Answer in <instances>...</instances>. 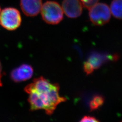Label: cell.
I'll list each match as a JSON object with an SVG mask.
<instances>
[{"label": "cell", "mask_w": 122, "mask_h": 122, "mask_svg": "<svg viewBox=\"0 0 122 122\" xmlns=\"http://www.w3.org/2000/svg\"><path fill=\"white\" fill-rule=\"evenodd\" d=\"M117 57L115 56H108L99 53H93L89 57L87 61L91 63L94 70H95L100 68L102 64L109 59H115Z\"/></svg>", "instance_id": "ba28073f"}, {"label": "cell", "mask_w": 122, "mask_h": 122, "mask_svg": "<svg viewBox=\"0 0 122 122\" xmlns=\"http://www.w3.org/2000/svg\"><path fill=\"white\" fill-rule=\"evenodd\" d=\"M33 73L34 70L32 66L24 64L12 71L10 78L15 82H21L30 79Z\"/></svg>", "instance_id": "8992f818"}, {"label": "cell", "mask_w": 122, "mask_h": 122, "mask_svg": "<svg viewBox=\"0 0 122 122\" xmlns=\"http://www.w3.org/2000/svg\"><path fill=\"white\" fill-rule=\"evenodd\" d=\"M20 14L17 9L8 7L3 9L0 14V25L8 30H15L21 23Z\"/></svg>", "instance_id": "3957f363"}, {"label": "cell", "mask_w": 122, "mask_h": 122, "mask_svg": "<svg viewBox=\"0 0 122 122\" xmlns=\"http://www.w3.org/2000/svg\"><path fill=\"white\" fill-rule=\"evenodd\" d=\"M61 8L68 17L76 18L81 15L83 5L80 0H63Z\"/></svg>", "instance_id": "5b68a950"}, {"label": "cell", "mask_w": 122, "mask_h": 122, "mask_svg": "<svg viewBox=\"0 0 122 122\" xmlns=\"http://www.w3.org/2000/svg\"><path fill=\"white\" fill-rule=\"evenodd\" d=\"M109 7L103 3H97L89 9V17L91 22L98 26L104 25L111 18Z\"/></svg>", "instance_id": "277c9868"}, {"label": "cell", "mask_w": 122, "mask_h": 122, "mask_svg": "<svg viewBox=\"0 0 122 122\" xmlns=\"http://www.w3.org/2000/svg\"><path fill=\"white\" fill-rule=\"evenodd\" d=\"M0 12H1V8H0Z\"/></svg>", "instance_id": "9a60e30c"}, {"label": "cell", "mask_w": 122, "mask_h": 122, "mask_svg": "<svg viewBox=\"0 0 122 122\" xmlns=\"http://www.w3.org/2000/svg\"><path fill=\"white\" fill-rule=\"evenodd\" d=\"M42 0H20V5L23 12L27 16L34 17L40 12Z\"/></svg>", "instance_id": "52a82bcc"}, {"label": "cell", "mask_w": 122, "mask_h": 122, "mask_svg": "<svg viewBox=\"0 0 122 122\" xmlns=\"http://www.w3.org/2000/svg\"><path fill=\"white\" fill-rule=\"evenodd\" d=\"M81 122H99V120H98L96 118H94L93 117L91 116H86L84 117H83L81 120L80 121Z\"/></svg>", "instance_id": "4fadbf2b"}, {"label": "cell", "mask_w": 122, "mask_h": 122, "mask_svg": "<svg viewBox=\"0 0 122 122\" xmlns=\"http://www.w3.org/2000/svg\"><path fill=\"white\" fill-rule=\"evenodd\" d=\"M59 89L58 84L50 83L43 77L35 79L25 88L29 94L31 111L44 109L47 115H52L58 105L66 100L59 96Z\"/></svg>", "instance_id": "6da1fadb"}, {"label": "cell", "mask_w": 122, "mask_h": 122, "mask_svg": "<svg viewBox=\"0 0 122 122\" xmlns=\"http://www.w3.org/2000/svg\"><path fill=\"white\" fill-rule=\"evenodd\" d=\"M105 99L104 97L100 95L94 96L90 102V108L91 111H94L98 109L104 104Z\"/></svg>", "instance_id": "30bf717a"}, {"label": "cell", "mask_w": 122, "mask_h": 122, "mask_svg": "<svg viewBox=\"0 0 122 122\" xmlns=\"http://www.w3.org/2000/svg\"><path fill=\"white\" fill-rule=\"evenodd\" d=\"M41 14L44 21L50 25H57L63 18L61 6L57 2L48 1L42 5Z\"/></svg>", "instance_id": "7a4b0ae2"}, {"label": "cell", "mask_w": 122, "mask_h": 122, "mask_svg": "<svg viewBox=\"0 0 122 122\" xmlns=\"http://www.w3.org/2000/svg\"><path fill=\"white\" fill-rule=\"evenodd\" d=\"M122 0H113L109 7L111 14L114 17L122 19Z\"/></svg>", "instance_id": "9c48e42d"}, {"label": "cell", "mask_w": 122, "mask_h": 122, "mask_svg": "<svg viewBox=\"0 0 122 122\" xmlns=\"http://www.w3.org/2000/svg\"><path fill=\"white\" fill-rule=\"evenodd\" d=\"M84 70L88 75L92 73L95 70L91 63L89 61H86L84 64Z\"/></svg>", "instance_id": "7c38bea8"}, {"label": "cell", "mask_w": 122, "mask_h": 122, "mask_svg": "<svg viewBox=\"0 0 122 122\" xmlns=\"http://www.w3.org/2000/svg\"><path fill=\"white\" fill-rule=\"evenodd\" d=\"M1 77H2V67L1 63L0 62V86H2V84L1 83Z\"/></svg>", "instance_id": "5bb4252c"}, {"label": "cell", "mask_w": 122, "mask_h": 122, "mask_svg": "<svg viewBox=\"0 0 122 122\" xmlns=\"http://www.w3.org/2000/svg\"><path fill=\"white\" fill-rule=\"evenodd\" d=\"M80 1L83 6L89 10L97 3L99 0H80Z\"/></svg>", "instance_id": "8fae6325"}]
</instances>
